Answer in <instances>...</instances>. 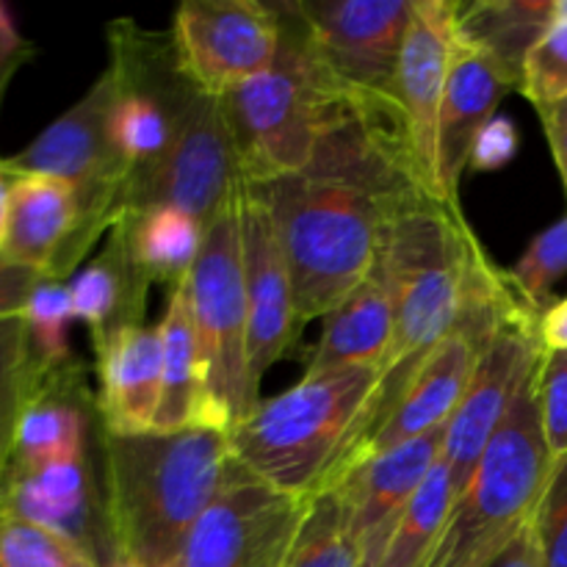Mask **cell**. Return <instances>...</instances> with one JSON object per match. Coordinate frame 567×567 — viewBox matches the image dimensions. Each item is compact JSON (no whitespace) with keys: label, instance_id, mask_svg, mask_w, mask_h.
<instances>
[{"label":"cell","instance_id":"23","mask_svg":"<svg viewBox=\"0 0 567 567\" xmlns=\"http://www.w3.org/2000/svg\"><path fill=\"white\" fill-rule=\"evenodd\" d=\"M147 286L127 252L120 227H111L103 252L66 280L75 319L89 324L94 338L122 324H142L147 308Z\"/></svg>","mask_w":567,"mask_h":567},{"label":"cell","instance_id":"45","mask_svg":"<svg viewBox=\"0 0 567 567\" xmlns=\"http://www.w3.org/2000/svg\"><path fill=\"white\" fill-rule=\"evenodd\" d=\"M114 567H142V565H136V563H120V565H114Z\"/></svg>","mask_w":567,"mask_h":567},{"label":"cell","instance_id":"10","mask_svg":"<svg viewBox=\"0 0 567 567\" xmlns=\"http://www.w3.org/2000/svg\"><path fill=\"white\" fill-rule=\"evenodd\" d=\"M169 39L183 75L221 100L275 64L282 20L277 6L258 0H186Z\"/></svg>","mask_w":567,"mask_h":567},{"label":"cell","instance_id":"16","mask_svg":"<svg viewBox=\"0 0 567 567\" xmlns=\"http://www.w3.org/2000/svg\"><path fill=\"white\" fill-rule=\"evenodd\" d=\"M443 437L446 430H435L365 457L336 485L343 498L347 529L358 546L363 567L380 565L404 509L441 460Z\"/></svg>","mask_w":567,"mask_h":567},{"label":"cell","instance_id":"14","mask_svg":"<svg viewBox=\"0 0 567 567\" xmlns=\"http://www.w3.org/2000/svg\"><path fill=\"white\" fill-rule=\"evenodd\" d=\"M3 515L28 520L86 554L94 567L120 565L105 496L94 482L92 463L86 457L61 460L44 465H11L3 485Z\"/></svg>","mask_w":567,"mask_h":567},{"label":"cell","instance_id":"31","mask_svg":"<svg viewBox=\"0 0 567 567\" xmlns=\"http://www.w3.org/2000/svg\"><path fill=\"white\" fill-rule=\"evenodd\" d=\"M22 316L28 321L31 352L39 369H55V365L75 360L70 349V321L75 319V310H72V297L66 282H39Z\"/></svg>","mask_w":567,"mask_h":567},{"label":"cell","instance_id":"12","mask_svg":"<svg viewBox=\"0 0 567 567\" xmlns=\"http://www.w3.org/2000/svg\"><path fill=\"white\" fill-rule=\"evenodd\" d=\"M537 324L540 316L532 313L524 302L509 310L480 354L468 393L449 421L441 460L452 474L457 498L480 468V460L485 457L518 391L540 363L543 343Z\"/></svg>","mask_w":567,"mask_h":567},{"label":"cell","instance_id":"22","mask_svg":"<svg viewBox=\"0 0 567 567\" xmlns=\"http://www.w3.org/2000/svg\"><path fill=\"white\" fill-rule=\"evenodd\" d=\"M393 324V293L380 255L369 277L324 319V330L305 374H321L343 365L382 369L391 352Z\"/></svg>","mask_w":567,"mask_h":567},{"label":"cell","instance_id":"18","mask_svg":"<svg viewBox=\"0 0 567 567\" xmlns=\"http://www.w3.org/2000/svg\"><path fill=\"white\" fill-rule=\"evenodd\" d=\"M97 354V415L109 435H147L155 430L164 377L158 327L122 324L94 338Z\"/></svg>","mask_w":567,"mask_h":567},{"label":"cell","instance_id":"43","mask_svg":"<svg viewBox=\"0 0 567 567\" xmlns=\"http://www.w3.org/2000/svg\"><path fill=\"white\" fill-rule=\"evenodd\" d=\"M554 20H567V0H554Z\"/></svg>","mask_w":567,"mask_h":567},{"label":"cell","instance_id":"17","mask_svg":"<svg viewBox=\"0 0 567 567\" xmlns=\"http://www.w3.org/2000/svg\"><path fill=\"white\" fill-rule=\"evenodd\" d=\"M94 244L83 230V210L70 183L48 175H20L11 194L3 252L48 280L66 282Z\"/></svg>","mask_w":567,"mask_h":567},{"label":"cell","instance_id":"33","mask_svg":"<svg viewBox=\"0 0 567 567\" xmlns=\"http://www.w3.org/2000/svg\"><path fill=\"white\" fill-rule=\"evenodd\" d=\"M518 89L535 109L567 100V20H554L537 39L524 61Z\"/></svg>","mask_w":567,"mask_h":567},{"label":"cell","instance_id":"36","mask_svg":"<svg viewBox=\"0 0 567 567\" xmlns=\"http://www.w3.org/2000/svg\"><path fill=\"white\" fill-rule=\"evenodd\" d=\"M518 153V127L509 116H493L471 147L468 166L474 172H496L507 166Z\"/></svg>","mask_w":567,"mask_h":567},{"label":"cell","instance_id":"4","mask_svg":"<svg viewBox=\"0 0 567 567\" xmlns=\"http://www.w3.org/2000/svg\"><path fill=\"white\" fill-rule=\"evenodd\" d=\"M380 380V365L305 374L230 432L233 457L291 496L330 491L369 435Z\"/></svg>","mask_w":567,"mask_h":567},{"label":"cell","instance_id":"41","mask_svg":"<svg viewBox=\"0 0 567 567\" xmlns=\"http://www.w3.org/2000/svg\"><path fill=\"white\" fill-rule=\"evenodd\" d=\"M540 343L546 352H567V297L540 316Z\"/></svg>","mask_w":567,"mask_h":567},{"label":"cell","instance_id":"38","mask_svg":"<svg viewBox=\"0 0 567 567\" xmlns=\"http://www.w3.org/2000/svg\"><path fill=\"white\" fill-rule=\"evenodd\" d=\"M31 55V42L17 31L14 20H11V11L0 3V103H3V94L6 89H9L14 72L20 70Z\"/></svg>","mask_w":567,"mask_h":567},{"label":"cell","instance_id":"34","mask_svg":"<svg viewBox=\"0 0 567 567\" xmlns=\"http://www.w3.org/2000/svg\"><path fill=\"white\" fill-rule=\"evenodd\" d=\"M537 410L554 465L567 457V352L543 349L537 365Z\"/></svg>","mask_w":567,"mask_h":567},{"label":"cell","instance_id":"25","mask_svg":"<svg viewBox=\"0 0 567 567\" xmlns=\"http://www.w3.org/2000/svg\"><path fill=\"white\" fill-rule=\"evenodd\" d=\"M554 22V0H480L457 3V37L485 50L518 81L537 39Z\"/></svg>","mask_w":567,"mask_h":567},{"label":"cell","instance_id":"46","mask_svg":"<svg viewBox=\"0 0 567 567\" xmlns=\"http://www.w3.org/2000/svg\"><path fill=\"white\" fill-rule=\"evenodd\" d=\"M0 518H3V507H0Z\"/></svg>","mask_w":567,"mask_h":567},{"label":"cell","instance_id":"32","mask_svg":"<svg viewBox=\"0 0 567 567\" xmlns=\"http://www.w3.org/2000/svg\"><path fill=\"white\" fill-rule=\"evenodd\" d=\"M0 567H94L86 554L28 520L0 518Z\"/></svg>","mask_w":567,"mask_h":567},{"label":"cell","instance_id":"11","mask_svg":"<svg viewBox=\"0 0 567 567\" xmlns=\"http://www.w3.org/2000/svg\"><path fill=\"white\" fill-rule=\"evenodd\" d=\"M310 498L291 496L233 457L225 485L188 532L181 567H277Z\"/></svg>","mask_w":567,"mask_h":567},{"label":"cell","instance_id":"30","mask_svg":"<svg viewBox=\"0 0 567 567\" xmlns=\"http://www.w3.org/2000/svg\"><path fill=\"white\" fill-rule=\"evenodd\" d=\"M567 275V214L532 238L518 264L507 271L509 282L532 313L543 316L554 305L551 291Z\"/></svg>","mask_w":567,"mask_h":567},{"label":"cell","instance_id":"3","mask_svg":"<svg viewBox=\"0 0 567 567\" xmlns=\"http://www.w3.org/2000/svg\"><path fill=\"white\" fill-rule=\"evenodd\" d=\"M485 258L487 252L465 225L463 210L437 203L430 194L415 197L396 216L382 249L396 324L365 441L385 424L424 360L454 332Z\"/></svg>","mask_w":567,"mask_h":567},{"label":"cell","instance_id":"8","mask_svg":"<svg viewBox=\"0 0 567 567\" xmlns=\"http://www.w3.org/2000/svg\"><path fill=\"white\" fill-rule=\"evenodd\" d=\"M116 97V78L103 75L70 111L50 122L25 150L9 155L6 164L17 175H48L70 183L83 210V230L97 244L125 210L131 169L109 136V114Z\"/></svg>","mask_w":567,"mask_h":567},{"label":"cell","instance_id":"27","mask_svg":"<svg viewBox=\"0 0 567 567\" xmlns=\"http://www.w3.org/2000/svg\"><path fill=\"white\" fill-rule=\"evenodd\" d=\"M454 502V485L452 474H449L446 463L437 460L435 468L419 487L410 507L404 509L402 520H399L396 532H393L391 543H388L385 554H382L377 567H426L432 554H435L437 543H441L443 529L449 524Z\"/></svg>","mask_w":567,"mask_h":567},{"label":"cell","instance_id":"26","mask_svg":"<svg viewBox=\"0 0 567 567\" xmlns=\"http://www.w3.org/2000/svg\"><path fill=\"white\" fill-rule=\"evenodd\" d=\"M158 330L164 343V377H161V404L153 432H181L194 426L199 402L197 341L188 313L186 280L169 288V302Z\"/></svg>","mask_w":567,"mask_h":567},{"label":"cell","instance_id":"7","mask_svg":"<svg viewBox=\"0 0 567 567\" xmlns=\"http://www.w3.org/2000/svg\"><path fill=\"white\" fill-rule=\"evenodd\" d=\"M186 297L199 363L194 426L230 435L260 404V393L249 377V310L238 233V192L205 225L203 249L186 277Z\"/></svg>","mask_w":567,"mask_h":567},{"label":"cell","instance_id":"21","mask_svg":"<svg viewBox=\"0 0 567 567\" xmlns=\"http://www.w3.org/2000/svg\"><path fill=\"white\" fill-rule=\"evenodd\" d=\"M513 89H518V81L507 70H502L485 50L457 37L441 109V125H437L441 177L454 208H460V177L471 161V147L482 127L496 116L504 94Z\"/></svg>","mask_w":567,"mask_h":567},{"label":"cell","instance_id":"44","mask_svg":"<svg viewBox=\"0 0 567 567\" xmlns=\"http://www.w3.org/2000/svg\"><path fill=\"white\" fill-rule=\"evenodd\" d=\"M155 567H181V563L175 559V563H164V565H155Z\"/></svg>","mask_w":567,"mask_h":567},{"label":"cell","instance_id":"39","mask_svg":"<svg viewBox=\"0 0 567 567\" xmlns=\"http://www.w3.org/2000/svg\"><path fill=\"white\" fill-rule=\"evenodd\" d=\"M487 567H546L543 565V548L535 529V520L526 524Z\"/></svg>","mask_w":567,"mask_h":567},{"label":"cell","instance_id":"19","mask_svg":"<svg viewBox=\"0 0 567 567\" xmlns=\"http://www.w3.org/2000/svg\"><path fill=\"white\" fill-rule=\"evenodd\" d=\"M487 343L476 341L474 336L463 330H454L413 377L408 391L402 393L393 413L388 415L385 424L363 443L358 454L352 457L349 468L363 463L365 457L396 449L413 437L430 435L435 430H446L449 421L454 419L457 408L463 404L468 393L471 380H474L480 354L485 352ZM347 468V471H349ZM343 471V474H347ZM343 480V476H341ZM338 480V482H341Z\"/></svg>","mask_w":567,"mask_h":567},{"label":"cell","instance_id":"35","mask_svg":"<svg viewBox=\"0 0 567 567\" xmlns=\"http://www.w3.org/2000/svg\"><path fill=\"white\" fill-rule=\"evenodd\" d=\"M535 529L540 537L543 565L567 567V457L554 465L535 513Z\"/></svg>","mask_w":567,"mask_h":567},{"label":"cell","instance_id":"1","mask_svg":"<svg viewBox=\"0 0 567 567\" xmlns=\"http://www.w3.org/2000/svg\"><path fill=\"white\" fill-rule=\"evenodd\" d=\"M269 205L299 324L330 316L369 277L396 216L426 194L396 105L354 100L305 172L255 186Z\"/></svg>","mask_w":567,"mask_h":567},{"label":"cell","instance_id":"37","mask_svg":"<svg viewBox=\"0 0 567 567\" xmlns=\"http://www.w3.org/2000/svg\"><path fill=\"white\" fill-rule=\"evenodd\" d=\"M42 280H48V277L28 269V266L17 264V260H11L9 255L0 249V319L22 313L28 299H31V293L37 291V286Z\"/></svg>","mask_w":567,"mask_h":567},{"label":"cell","instance_id":"13","mask_svg":"<svg viewBox=\"0 0 567 567\" xmlns=\"http://www.w3.org/2000/svg\"><path fill=\"white\" fill-rule=\"evenodd\" d=\"M454 44H457V3L419 0L413 6L402 61H399L396 100L421 188L443 205L452 203H449L441 177L437 125H441L443 97H446L449 72H452Z\"/></svg>","mask_w":567,"mask_h":567},{"label":"cell","instance_id":"29","mask_svg":"<svg viewBox=\"0 0 567 567\" xmlns=\"http://www.w3.org/2000/svg\"><path fill=\"white\" fill-rule=\"evenodd\" d=\"M33 377H37V360L31 352L25 316H6L0 319V498L14 460L17 424L31 393Z\"/></svg>","mask_w":567,"mask_h":567},{"label":"cell","instance_id":"9","mask_svg":"<svg viewBox=\"0 0 567 567\" xmlns=\"http://www.w3.org/2000/svg\"><path fill=\"white\" fill-rule=\"evenodd\" d=\"M282 6L343 92L399 109L396 75L415 0H305Z\"/></svg>","mask_w":567,"mask_h":567},{"label":"cell","instance_id":"24","mask_svg":"<svg viewBox=\"0 0 567 567\" xmlns=\"http://www.w3.org/2000/svg\"><path fill=\"white\" fill-rule=\"evenodd\" d=\"M122 230L133 264L147 282L181 286L192 275L203 249L205 225L177 205L127 208L114 221Z\"/></svg>","mask_w":567,"mask_h":567},{"label":"cell","instance_id":"5","mask_svg":"<svg viewBox=\"0 0 567 567\" xmlns=\"http://www.w3.org/2000/svg\"><path fill=\"white\" fill-rule=\"evenodd\" d=\"M275 6L282 20L275 64L221 97L241 183L249 186H266L308 169L321 136L358 100L321 66L286 6Z\"/></svg>","mask_w":567,"mask_h":567},{"label":"cell","instance_id":"20","mask_svg":"<svg viewBox=\"0 0 567 567\" xmlns=\"http://www.w3.org/2000/svg\"><path fill=\"white\" fill-rule=\"evenodd\" d=\"M92 410H97V402H92L78 360L55 369L37 365L31 393L17 424L11 465L28 468L86 457Z\"/></svg>","mask_w":567,"mask_h":567},{"label":"cell","instance_id":"42","mask_svg":"<svg viewBox=\"0 0 567 567\" xmlns=\"http://www.w3.org/2000/svg\"><path fill=\"white\" fill-rule=\"evenodd\" d=\"M17 172L0 158V249H3L6 236H9V216H11V194H14Z\"/></svg>","mask_w":567,"mask_h":567},{"label":"cell","instance_id":"40","mask_svg":"<svg viewBox=\"0 0 567 567\" xmlns=\"http://www.w3.org/2000/svg\"><path fill=\"white\" fill-rule=\"evenodd\" d=\"M537 114H540L548 147H551V155L557 161L559 177H563V186L567 192V100L546 105V109H537Z\"/></svg>","mask_w":567,"mask_h":567},{"label":"cell","instance_id":"28","mask_svg":"<svg viewBox=\"0 0 567 567\" xmlns=\"http://www.w3.org/2000/svg\"><path fill=\"white\" fill-rule=\"evenodd\" d=\"M277 567H363L358 546L347 529L338 487L310 498L302 524Z\"/></svg>","mask_w":567,"mask_h":567},{"label":"cell","instance_id":"15","mask_svg":"<svg viewBox=\"0 0 567 567\" xmlns=\"http://www.w3.org/2000/svg\"><path fill=\"white\" fill-rule=\"evenodd\" d=\"M238 233L249 310V377L260 393L264 374L291 349L302 324L275 219L258 188L249 183L238 188Z\"/></svg>","mask_w":567,"mask_h":567},{"label":"cell","instance_id":"6","mask_svg":"<svg viewBox=\"0 0 567 567\" xmlns=\"http://www.w3.org/2000/svg\"><path fill=\"white\" fill-rule=\"evenodd\" d=\"M535 380L537 369L504 415L468 487L454 502L426 567H487L535 520L554 471L537 410Z\"/></svg>","mask_w":567,"mask_h":567},{"label":"cell","instance_id":"2","mask_svg":"<svg viewBox=\"0 0 567 567\" xmlns=\"http://www.w3.org/2000/svg\"><path fill=\"white\" fill-rule=\"evenodd\" d=\"M233 463L230 435L208 426L147 435L103 432L105 518L122 563H175Z\"/></svg>","mask_w":567,"mask_h":567}]
</instances>
